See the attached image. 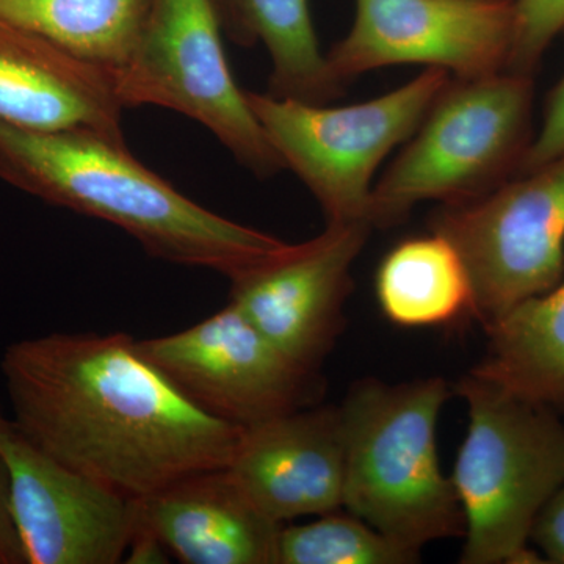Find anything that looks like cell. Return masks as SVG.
I'll return each mask as SVG.
<instances>
[{
    "instance_id": "obj_1",
    "label": "cell",
    "mask_w": 564,
    "mask_h": 564,
    "mask_svg": "<svg viewBox=\"0 0 564 564\" xmlns=\"http://www.w3.org/2000/svg\"><path fill=\"white\" fill-rule=\"evenodd\" d=\"M0 369L24 437L128 499L228 467L242 437L185 397L126 333L20 340Z\"/></svg>"
},
{
    "instance_id": "obj_2",
    "label": "cell",
    "mask_w": 564,
    "mask_h": 564,
    "mask_svg": "<svg viewBox=\"0 0 564 564\" xmlns=\"http://www.w3.org/2000/svg\"><path fill=\"white\" fill-rule=\"evenodd\" d=\"M0 180L52 206L118 226L152 258L229 281L293 247L192 202L137 161L126 141L101 133L33 131L0 120Z\"/></svg>"
},
{
    "instance_id": "obj_3",
    "label": "cell",
    "mask_w": 564,
    "mask_h": 564,
    "mask_svg": "<svg viewBox=\"0 0 564 564\" xmlns=\"http://www.w3.org/2000/svg\"><path fill=\"white\" fill-rule=\"evenodd\" d=\"M443 378L352 386L343 406L344 508L408 551L464 534L462 505L437 455Z\"/></svg>"
},
{
    "instance_id": "obj_4",
    "label": "cell",
    "mask_w": 564,
    "mask_h": 564,
    "mask_svg": "<svg viewBox=\"0 0 564 564\" xmlns=\"http://www.w3.org/2000/svg\"><path fill=\"white\" fill-rule=\"evenodd\" d=\"M456 391L469 413L451 477L464 518L462 563H545L530 543L534 521L564 481L560 414L474 372Z\"/></svg>"
},
{
    "instance_id": "obj_5",
    "label": "cell",
    "mask_w": 564,
    "mask_h": 564,
    "mask_svg": "<svg viewBox=\"0 0 564 564\" xmlns=\"http://www.w3.org/2000/svg\"><path fill=\"white\" fill-rule=\"evenodd\" d=\"M532 110V76L452 77L373 185V228L400 225L423 202H477L511 180L533 139Z\"/></svg>"
},
{
    "instance_id": "obj_6",
    "label": "cell",
    "mask_w": 564,
    "mask_h": 564,
    "mask_svg": "<svg viewBox=\"0 0 564 564\" xmlns=\"http://www.w3.org/2000/svg\"><path fill=\"white\" fill-rule=\"evenodd\" d=\"M452 76L425 68L370 101L332 107L247 91L267 139L321 204L326 225L369 221L373 176L406 143ZM372 225V223H370Z\"/></svg>"
},
{
    "instance_id": "obj_7",
    "label": "cell",
    "mask_w": 564,
    "mask_h": 564,
    "mask_svg": "<svg viewBox=\"0 0 564 564\" xmlns=\"http://www.w3.org/2000/svg\"><path fill=\"white\" fill-rule=\"evenodd\" d=\"M214 0H152L131 58L113 76L122 107L155 106L199 122L259 180L282 172L237 85Z\"/></svg>"
},
{
    "instance_id": "obj_8",
    "label": "cell",
    "mask_w": 564,
    "mask_h": 564,
    "mask_svg": "<svg viewBox=\"0 0 564 564\" xmlns=\"http://www.w3.org/2000/svg\"><path fill=\"white\" fill-rule=\"evenodd\" d=\"M463 256L473 315L486 326L564 276V154L430 221Z\"/></svg>"
},
{
    "instance_id": "obj_9",
    "label": "cell",
    "mask_w": 564,
    "mask_h": 564,
    "mask_svg": "<svg viewBox=\"0 0 564 564\" xmlns=\"http://www.w3.org/2000/svg\"><path fill=\"white\" fill-rule=\"evenodd\" d=\"M139 347L193 403L240 429L317 400V372L292 361L231 302L192 328Z\"/></svg>"
},
{
    "instance_id": "obj_10",
    "label": "cell",
    "mask_w": 564,
    "mask_h": 564,
    "mask_svg": "<svg viewBox=\"0 0 564 564\" xmlns=\"http://www.w3.org/2000/svg\"><path fill=\"white\" fill-rule=\"evenodd\" d=\"M511 43L513 0H356L350 32L326 58L344 85L397 65L477 79L507 69Z\"/></svg>"
},
{
    "instance_id": "obj_11",
    "label": "cell",
    "mask_w": 564,
    "mask_h": 564,
    "mask_svg": "<svg viewBox=\"0 0 564 564\" xmlns=\"http://www.w3.org/2000/svg\"><path fill=\"white\" fill-rule=\"evenodd\" d=\"M0 458L28 564L124 562L137 530L132 499L43 454L9 419Z\"/></svg>"
},
{
    "instance_id": "obj_12",
    "label": "cell",
    "mask_w": 564,
    "mask_h": 564,
    "mask_svg": "<svg viewBox=\"0 0 564 564\" xmlns=\"http://www.w3.org/2000/svg\"><path fill=\"white\" fill-rule=\"evenodd\" d=\"M372 229L369 221L326 225L310 242L231 281L229 302L292 361L317 372L343 328L351 267Z\"/></svg>"
},
{
    "instance_id": "obj_13",
    "label": "cell",
    "mask_w": 564,
    "mask_h": 564,
    "mask_svg": "<svg viewBox=\"0 0 564 564\" xmlns=\"http://www.w3.org/2000/svg\"><path fill=\"white\" fill-rule=\"evenodd\" d=\"M226 469L276 524L340 510L345 454L339 408H303L243 429Z\"/></svg>"
},
{
    "instance_id": "obj_14",
    "label": "cell",
    "mask_w": 564,
    "mask_h": 564,
    "mask_svg": "<svg viewBox=\"0 0 564 564\" xmlns=\"http://www.w3.org/2000/svg\"><path fill=\"white\" fill-rule=\"evenodd\" d=\"M122 110L110 73L0 18V120L126 141Z\"/></svg>"
},
{
    "instance_id": "obj_15",
    "label": "cell",
    "mask_w": 564,
    "mask_h": 564,
    "mask_svg": "<svg viewBox=\"0 0 564 564\" xmlns=\"http://www.w3.org/2000/svg\"><path fill=\"white\" fill-rule=\"evenodd\" d=\"M137 525L185 564H276L282 529L262 514L226 467L181 478L133 500Z\"/></svg>"
},
{
    "instance_id": "obj_16",
    "label": "cell",
    "mask_w": 564,
    "mask_h": 564,
    "mask_svg": "<svg viewBox=\"0 0 564 564\" xmlns=\"http://www.w3.org/2000/svg\"><path fill=\"white\" fill-rule=\"evenodd\" d=\"M223 32L240 46L263 44L272 62L269 91L276 98L328 104L343 98L321 51L310 0H214Z\"/></svg>"
},
{
    "instance_id": "obj_17",
    "label": "cell",
    "mask_w": 564,
    "mask_h": 564,
    "mask_svg": "<svg viewBox=\"0 0 564 564\" xmlns=\"http://www.w3.org/2000/svg\"><path fill=\"white\" fill-rule=\"evenodd\" d=\"M488 347L473 370L564 414V276L485 326Z\"/></svg>"
},
{
    "instance_id": "obj_18",
    "label": "cell",
    "mask_w": 564,
    "mask_h": 564,
    "mask_svg": "<svg viewBox=\"0 0 564 564\" xmlns=\"http://www.w3.org/2000/svg\"><path fill=\"white\" fill-rule=\"evenodd\" d=\"M375 293L386 318L406 328L444 325L473 314L469 270L440 232L397 243L378 265Z\"/></svg>"
},
{
    "instance_id": "obj_19",
    "label": "cell",
    "mask_w": 564,
    "mask_h": 564,
    "mask_svg": "<svg viewBox=\"0 0 564 564\" xmlns=\"http://www.w3.org/2000/svg\"><path fill=\"white\" fill-rule=\"evenodd\" d=\"M151 6L152 0H0V18L115 76L131 58Z\"/></svg>"
},
{
    "instance_id": "obj_20",
    "label": "cell",
    "mask_w": 564,
    "mask_h": 564,
    "mask_svg": "<svg viewBox=\"0 0 564 564\" xmlns=\"http://www.w3.org/2000/svg\"><path fill=\"white\" fill-rule=\"evenodd\" d=\"M419 556L362 519L337 510L310 524L282 527L276 564H413Z\"/></svg>"
},
{
    "instance_id": "obj_21",
    "label": "cell",
    "mask_w": 564,
    "mask_h": 564,
    "mask_svg": "<svg viewBox=\"0 0 564 564\" xmlns=\"http://www.w3.org/2000/svg\"><path fill=\"white\" fill-rule=\"evenodd\" d=\"M562 32L564 0H513V43L507 70L532 76Z\"/></svg>"
},
{
    "instance_id": "obj_22",
    "label": "cell",
    "mask_w": 564,
    "mask_h": 564,
    "mask_svg": "<svg viewBox=\"0 0 564 564\" xmlns=\"http://www.w3.org/2000/svg\"><path fill=\"white\" fill-rule=\"evenodd\" d=\"M562 154H564V76L549 95L543 122L538 132L533 133L518 174L532 172Z\"/></svg>"
},
{
    "instance_id": "obj_23",
    "label": "cell",
    "mask_w": 564,
    "mask_h": 564,
    "mask_svg": "<svg viewBox=\"0 0 564 564\" xmlns=\"http://www.w3.org/2000/svg\"><path fill=\"white\" fill-rule=\"evenodd\" d=\"M532 543L545 563L564 564V481L534 521Z\"/></svg>"
},
{
    "instance_id": "obj_24",
    "label": "cell",
    "mask_w": 564,
    "mask_h": 564,
    "mask_svg": "<svg viewBox=\"0 0 564 564\" xmlns=\"http://www.w3.org/2000/svg\"><path fill=\"white\" fill-rule=\"evenodd\" d=\"M0 564H28L11 511L10 478L0 458Z\"/></svg>"
},
{
    "instance_id": "obj_25",
    "label": "cell",
    "mask_w": 564,
    "mask_h": 564,
    "mask_svg": "<svg viewBox=\"0 0 564 564\" xmlns=\"http://www.w3.org/2000/svg\"><path fill=\"white\" fill-rule=\"evenodd\" d=\"M169 549L150 530L137 525L124 562L129 564L169 563Z\"/></svg>"
},
{
    "instance_id": "obj_26",
    "label": "cell",
    "mask_w": 564,
    "mask_h": 564,
    "mask_svg": "<svg viewBox=\"0 0 564 564\" xmlns=\"http://www.w3.org/2000/svg\"><path fill=\"white\" fill-rule=\"evenodd\" d=\"M6 415L2 413V406H0V425H2L3 422H6Z\"/></svg>"
}]
</instances>
